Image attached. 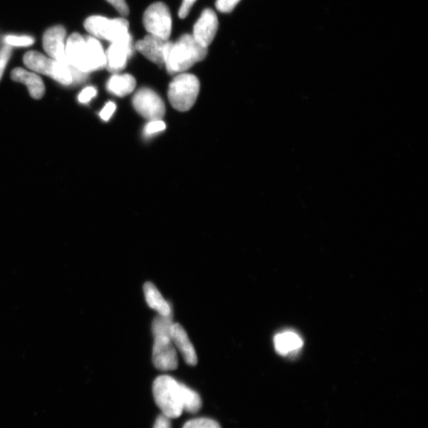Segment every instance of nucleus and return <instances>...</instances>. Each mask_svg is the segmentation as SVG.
Segmentation results:
<instances>
[{
    "label": "nucleus",
    "mask_w": 428,
    "mask_h": 428,
    "mask_svg": "<svg viewBox=\"0 0 428 428\" xmlns=\"http://www.w3.org/2000/svg\"><path fill=\"white\" fill-rule=\"evenodd\" d=\"M66 54L68 66L83 73L106 67V54L100 41L93 36L73 33L66 41Z\"/></svg>",
    "instance_id": "nucleus-1"
},
{
    "label": "nucleus",
    "mask_w": 428,
    "mask_h": 428,
    "mask_svg": "<svg viewBox=\"0 0 428 428\" xmlns=\"http://www.w3.org/2000/svg\"><path fill=\"white\" fill-rule=\"evenodd\" d=\"M208 48L200 46L192 35L184 34L177 41H167L165 47V66L171 75L185 73L196 63L204 60Z\"/></svg>",
    "instance_id": "nucleus-2"
},
{
    "label": "nucleus",
    "mask_w": 428,
    "mask_h": 428,
    "mask_svg": "<svg viewBox=\"0 0 428 428\" xmlns=\"http://www.w3.org/2000/svg\"><path fill=\"white\" fill-rule=\"evenodd\" d=\"M155 402L163 415L170 419L181 417L184 408L182 402V383L171 376H159L152 385Z\"/></svg>",
    "instance_id": "nucleus-3"
},
{
    "label": "nucleus",
    "mask_w": 428,
    "mask_h": 428,
    "mask_svg": "<svg viewBox=\"0 0 428 428\" xmlns=\"http://www.w3.org/2000/svg\"><path fill=\"white\" fill-rule=\"evenodd\" d=\"M200 83L197 77L189 73H179L168 88V99L175 110L185 112L191 109L199 93Z\"/></svg>",
    "instance_id": "nucleus-4"
},
{
    "label": "nucleus",
    "mask_w": 428,
    "mask_h": 428,
    "mask_svg": "<svg viewBox=\"0 0 428 428\" xmlns=\"http://www.w3.org/2000/svg\"><path fill=\"white\" fill-rule=\"evenodd\" d=\"M25 66L35 73L51 76L64 85L73 83L71 68L37 51H30L24 58Z\"/></svg>",
    "instance_id": "nucleus-5"
},
{
    "label": "nucleus",
    "mask_w": 428,
    "mask_h": 428,
    "mask_svg": "<svg viewBox=\"0 0 428 428\" xmlns=\"http://www.w3.org/2000/svg\"><path fill=\"white\" fill-rule=\"evenodd\" d=\"M129 22L124 18L109 19L106 17L95 16L86 19L84 27L97 39L114 42L129 34Z\"/></svg>",
    "instance_id": "nucleus-6"
},
{
    "label": "nucleus",
    "mask_w": 428,
    "mask_h": 428,
    "mask_svg": "<svg viewBox=\"0 0 428 428\" xmlns=\"http://www.w3.org/2000/svg\"><path fill=\"white\" fill-rule=\"evenodd\" d=\"M143 24L149 34L165 41L170 38L172 19L169 9L162 2L154 3L144 13Z\"/></svg>",
    "instance_id": "nucleus-7"
},
{
    "label": "nucleus",
    "mask_w": 428,
    "mask_h": 428,
    "mask_svg": "<svg viewBox=\"0 0 428 428\" xmlns=\"http://www.w3.org/2000/svg\"><path fill=\"white\" fill-rule=\"evenodd\" d=\"M133 108L149 121L162 120L165 105L162 99L150 88H140L132 98Z\"/></svg>",
    "instance_id": "nucleus-8"
},
{
    "label": "nucleus",
    "mask_w": 428,
    "mask_h": 428,
    "mask_svg": "<svg viewBox=\"0 0 428 428\" xmlns=\"http://www.w3.org/2000/svg\"><path fill=\"white\" fill-rule=\"evenodd\" d=\"M153 336L152 362L154 366L162 371L177 370L178 355L170 334H160Z\"/></svg>",
    "instance_id": "nucleus-9"
},
{
    "label": "nucleus",
    "mask_w": 428,
    "mask_h": 428,
    "mask_svg": "<svg viewBox=\"0 0 428 428\" xmlns=\"http://www.w3.org/2000/svg\"><path fill=\"white\" fill-rule=\"evenodd\" d=\"M133 53L132 38L129 33L126 36L111 42V45L105 52L106 54V68L109 72L117 73L122 71L127 65L128 60Z\"/></svg>",
    "instance_id": "nucleus-10"
},
{
    "label": "nucleus",
    "mask_w": 428,
    "mask_h": 428,
    "mask_svg": "<svg viewBox=\"0 0 428 428\" xmlns=\"http://www.w3.org/2000/svg\"><path fill=\"white\" fill-rule=\"evenodd\" d=\"M217 29H219V19L216 13L210 9H205L197 22L194 26L192 36L202 47L208 48L212 43Z\"/></svg>",
    "instance_id": "nucleus-11"
},
{
    "label": "nucleus",
    "mask_w": 428,
    "mask_h": 428,
    "mask_svg": "<svg viewBox=\"0 0 428 428\" xmlns=\"http://www.w3.org/2000/svg\"><path fill=\"white\" fill-rule=\"evenodd\" d=\"M66 33L62 26L50 28L43 35V47L52 59L68 66L66 54Z\"/></svg>",
    "instance_id": "nucleus-12"
},
{
    "label": "nucleus",
    "mask_w": 428,
    "mask_h": 428,
    "mask_svg": "<svg viewBox=\"0 0 428 428\" xmlns=\"http://www.w3.org/2000/svg\"><path fill=\"white\" fill-rule=\"evenodd\" d=\"M168 41V40H167ZM167 41L148 34L137 42V51L160 68L165 66V47Z\"/></svg>",
    "instance_id": "nucleus-13"
},
{
    "label": "nucleus",
    "mask_w": 428,
    "mask_h": 428,
    "mask_svg": "<svg viewBox=\"0 0 428 428\" xmlns=\"http://www.w3.org/2000/svg\"><path fill=\"white\" fill-rule=\"evenodd\" d=\"M171 339L174 345L177 347L185 362L189 366H195L198 363V357L195 349L185 329L178 323H173L170 330Z\"/></svg>",
    "instance_id": "nucleus-14"
},
{
    "label": "nucleus",
    "mask_w": 428,
    "mask_h": 428,
    "mask_svg": "<svg viewBox=\"0 0 428 428\" xmlns=\"http://www.w3.org/2000/svg\"><path fill=\"white\" fill-rule=\"evenodd\" d=\"M14 81L24 83L35 100H40L45 94V85L41 77L37 74L28 72L26 70L17 68L11 72Z\"/></svg>",
    "instance_id": "nucleus-15"
},
{
    "label": "nucleus",
    "mask_w": 428,
    "mask_h": 428,
    "mask_svg": "<svg viewBox=\"0 0 428 428\" xmlns=\"http://www.w3.org/2000/svg\"><path fill=\"white\" fill-rule=\"evenodd\" d=\"M136 88V80L130 74H115L112 75L107 83L110 93L118 97L130 95Z\"/></svg>",
    "instance_id": "nucleus-16"
},
{
    "label": "nucleus",
    "mask_w": 428,
    "mask_h": 428,
    "mask_svg": "<svg viewBox=\"0 0 428 428\" xmlns=\"http://www.w3.org/2000/svg\"><path fill=\"white\" fill-rule=\"evenodd\" d=\"M144 293L147 304L156 310L159 315H167L172 313V308L164 298L153 283L148 282L144 285Z\"/></svg>",
    "instance_id": "nucleus-17"
},
{
    "label": "nucleus",
    "mask_w": 428,
    "mask_h": 428,
    "mask_svg": "<svg viewBox=\"0 0 428 428\" xmlns=\"http://www.w3.org/2000/svg\"><path fill=\"white\" fill-rule=\"evenodd\" d=\"M273 343L277 353L283 355L296 353L303 346V340L293 332H284L276 335Z\"/></svg>",
    "instance_id": "nucleus-18"
},
{
    "label": "nucleus",
    "mask_w": 428,
    "mask_h": 428,
    "mask_svg": "<svg viewBox=\"0 0 428 428\" xmlns=\"http://www.w3.org/2000/svg\"><path fill=\"white\" fill-rule=\"evenodd\" d=\"M182 402L184 411L197 413L202 408V399L197 392L182 383Z\"/></svg>",
    "instance_id": "nucleus-19"
},
{
    "label": "nucleus",
    "mask_w": 428,
    "mask_h": 428,
    "mask_svg": "<svg viewBox=\"0 0 428 428\" xmlns=\"http://www.w3.org/2000/svg\"><path fill=\"white\" fill-rule=\"evenodd\" d=\"M182 428H221L216 421L209 418H196L187 421Z\"/></svg>",
    "instance_id": "nucleus-20"
},
{
    "label": "nucleus",
    "mask_w": 428,
    "mask_h": 428,
    "mask_svg": "<svg viewBox=\"0 0 428 428\" xmlns=\"http://www.w3.org/2000/svg\"><path fill=\"white\" fill-rule=\"evenodd\" d=\"M4 41L6 45L17 47H27L34 43L33 38L29 36H13V35H9V36L4 38Z\"/></svg>",
    "instance_id": "nucleus-21"
},
{
    "label": "nucleus",
    "mask_w": 428,
    "mask_h": 428,
    "mask_svg": "<svg viewBox=\"0 0 428 428\" xmlns=\"http://www.w3.org/2000/svg\"><path fill=\"white\" fill-rule=\"evenodd\" d=\"M165 129L166 125L162 120H154L145 125L144 133L147 137H150L163 132Z\"/></svg>",
    "instance_id": "nucleus-22"
},
{
    "label": "nucleus",
    "mask_w": 428,
    "mask_h": 428,
    "mask_svg": "<svg viewBox=\"0 0 428 428\" xmlns=\"http://www.w3.org/2000/svg\"><path fill=\"white\" fill-rule=\"evenodd\" d=\"M11 55V47L9 45H5L0 50V80H1L4 70L8 62L10 60Z\"/></svg>",
    "instance_id": "nucleus-23"
},
{
    "label": "nucleus",
    "mask_w": 428,
    "mask_h": 428,
    "mask_svg": "<svg viewBox=\"0 0 428 428\" xmlns=\"http://www.w3.org/2000/svg\"><path fill=\"white\" fill-rule=\"evenodd\" d=\"M241 0H216V9L222 13L233 11Z\"/></svg>",
    "instance_id": "nucleus-24"
},
{
    "label": "nucleus",
    "mask_w": 428,
    "mask_h": 428,
    "mask_svg": "<svg viewBox=\"0 0 428 428\" xmlns=\"http://www.w3.org/2000/svg\"><path fill=\"white\" fill-rule=\"evenodd\" d=\"M107 1L113 6L123 17L129 16L130 9L125 0H107Z\"/></svg>",
    "instance_id": "nucleus-25"
},
{
    "label": "nucleus",
    "mask_w": 428,
    "mask_h": 428,
    "mask_svg": "<svg viewBox=\"0 0 428 428\" xmlns=\"http://www.w3.org/2000/svg\"><path fill=\"white\" fill-rule=\"evenodd\" d=\"M97 95V90L93 87H88L82 90L79 95V101L81 103H87L93 99Z\"/></svg>",
    "instance_id": "nucleus-26"
},
{
    "label": "nucleus",
    "mask_w": 428,
    "mask_h": 428,
    "mask_svg": "<svg viewBox=\"0 0 428 428\" xmlns=\"http://www.w3.org/2000/svg\"><path fill=\"white\" fill-rule=\"evenodd\" d=\"M196 1L197 0H184L179 11V17L182 19H185L189 15V11H191Z\"/></svg>",
    "instance_id": "nucleus-27"
},
{
    "label": "nucleus",
    "mask_w": 428,
    "mask_h": 428,
    "mask_svg": "<svg viewBox=\"0 0 428 428\" xmlns=\"http://www.w3.org/2000/svg\"><path fill=\"white\" fill-rule=\"evenodd\" d=\"M115 110L116 105L112 102L108 103L100 112V118L103 121H108L111 116L115 113Z\"/></svg>",
    "instance_id": "nucleus-28"
},
{
    "label": "nucleus",
    "mask_w": 428,
    "mask_h": 428,
    "mask_svg": "<svg viewBox=\"0 0 428 428\" xmlns=\"http://www.w3.org/2000/svg\"><path fill=\"white\" fill-rule=\"evenodd\" d=\"M153 428H172L171 419L161 414L156 419Z\"/></svg>",
    "instance_id": "nucleus-29"
}]
</instances>
